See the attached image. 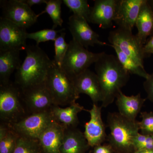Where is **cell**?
Here are the masks:
<instances>
[{"label": "cell", "instance_id": "cell-21", "mask_svg": "<svg viewBox=\"0 0 153 153\" xmlns=\"http://www.w3.org/2000/svg\"><path fill=\"white\" fill-rule=\"evenodd\" d=\"M84 107L78 103L75 102L66 108L53 105L50 111L54 120L65 128L76 127L79 123L78 114Z\"/></svg>", "mask_w": 153, "mask_h": 153}, {"label": "cell", "instance_id": "cell-1", "mask_svg": "<svg viewBox=\"0 0 153 153\" xmlns=\"http://www.w3.org/2000/svg\"><path fill=\"white\" fill-rule=\"evenodd\" d=\"M95 73L98 77L102 97V107L112 104L122 88L130 78L129 73L125 69L117 56L102 52L94 63Z\"/></svg>", "mask_w": 153, "mask_h": 153}, {"label": "cell", "instance_id": "cell-27", "mask_svg": "<svg viewBox=\"0 0 153 153\" xmlns=\"http://www.w3.org/2000/svg\"><path fill=\"white\" fill-rule=\"evenodd\" d=\"M63 3L73 14L85 19L89 23L91 9L86 0H63Z\"/></svg>", "mask_w": 153, "mask_h": 153}, {"label": "cell", "instance_id": "cell-18", "mask_svg": "<svg viewBox=\"0 0 153 153\" xmlns=\"http://www.w3.org/2000/svg\"><path fill=\"white\" fill-rule=\"evenodd\" d=\"M89 146L84 133L76 127L66 128L60 153H85Z\"/></svg>", "mask_w": 153, "mask_h": 153}, {"label": "cell", "instance_id": "cell-13", "mask_svg": "<svg viewBox=\"0 0 153 153\" xmlns=\"http://www.w3.org/2000/svg\"><path fill=\"white\" fill-rule=\"evenodd\" d=\"M120 0H95L91 8L89 22L103 29L111 27Z\"/></svg>", "mask_w": 153, "mask_h": 153}, {"label": "cell", "instance_id": "cell-33", "mask_svg": "<svg viewBox=\"0 0 153 153\" xmlns=\"http://www.w3.org/2000/svg\"><path fill=\"white\" fill-rule=\"evenodd\" d=\"M143 50L146 56L153 54V36L151 37L146 43L144 45Z\"/></svg>", "mask_w": 153, "mask_h": 153}, {"label": "cell", "instance_id": "cell-14", "mask_svg": "<svg viewBox=\"0 0 153 153\" xmlns=\"http://www.w3.org/2000/svg\"><path fill=\"white\" fill-rule=\"evenodd\" d=\"M102 108L93 104L90 110L85 109L90 115V120L85 123L84 132L90 146L101 145L106 139L105 128L102 117Z\"/></svg>", "mask_w": 153, "mask_h": 153}, {"label": "cell", "instance_id": "cell-28", "mask_svg": "<svg viewBox=\"0 0 153 153\" xmlns=\"http://www.w3.org/2000/svg\"><path fill=\"white\" fill-rule=\"evenodd\" d=\"M64 30V28L59 30L53 29H44L34 33H28L27 38L36 41V45L39 46V44L42 42L50 41H55L59 36L58 33L63 32Z\"/></svg>", "mask_w": 153, "mask_h": 153}, {"label": "cell", "instance_id": "cell-8", "mask_svg": "<svg viewBox=\"0 0 153 153\" xmlns=\"http://www.w3.org/2000/svg\"><path fill=\"white\" fill-rule=\"evenodd\" d=\"M54 121L50 111L28 115L19 121L8 125L20 136L38 140L41 134Z\"/></svg>", "mask_w": 153, "mask_h": 153}, {"label": "cell", "instance_id": "cell-19", "mask_svg": "<svg viewBox=\"0 0 153 153\" xmlns=\"http://www.w3.org/2000/svg\"><path fill=\"white\" fill-rule=\"evenodd\" d=\"M21 51L12 49L0 51V85L10 83L11 74L21 66Z\"/></svg>", "mask_w": 153, "mask_h": 153}, {"label": "cell", "instance_id": "cell-37", "mask_svg": "<svg viewBox=\"0 0 153 153\" xmlns=\"http://www.w3.org/2000/svg\"><path fill=\"white\" fill-rule=\"evenodd\" d=\"M148 2L150 6L153 13V0H148Z\"/></svg>", "mask_w": 153, "mask_h": 153}, {"label": "cell", "instance_id": "cell-26", "mask_svg": "<svg viewBox=\"0 0 153 153\" xmlns=\"http://www.w3.org/2000/svg\"><path fill=\"white\" fill-rule=\"evenodd\" d=\"M13 153H43L39 140L20 136Z\"/></svg>", "mask_w": 153, "mask_h": 153}, {"label": "cell", "instance_id": "cell-15", "mask_svg": "<svg viewBox=\"0 0 153 153\" xmlns=\"http://www.w3.org/2000/svg\"><path fill=\"white\" fill-rule=\"evenodd\" d=\"M145 0H120L114 22L118 27L132 31Z\"/></svg>", "mask_w": 153, "mask_h": 153}, {"label": "cell", "instance_id": "cell-30", "mask_svg": "<svg viewBox=\"0 0 153 153\" xmlns=\"http://www.w3.org/2000/svg\"><path fill=\"white\" fill-rule=\"evenodd\" d=\"M133 144L135 150L153 149V135L140 133L134 138Z\"/></svg>", "mask_w": 153, "mask_h": 153}, {"label": "cell", "instance_id": "cell-2", "mask_svg": "<svg viewBox=\"0 0 153 153\" xmlns=\"http://www.w3.org/2000/svg\"><path fill=\"white\" fill-rule=\"evenodd\" d=\"M24 62L16 71L14 83L22 89L45 81L52 60L37 45L27 46Z\"/></svg>", "mask_w": 153, "mask_h": 153}, {"label": "cell", "instance_id": "cell-4", "mask_svg": "<svg viewBox=\"0 0 153 153\" xmlns=\"http://www.w3.org/2000/svg\"><path fill=\"white\" fill-rule=\"evenodd\" d=\"M44 82L54 105L68 106L76 102L79 98L74 79L66 74L54 60L49 67Z\"/></svg>", "mask_w": 153, "mask_h": 153}, {"label": "cell", "instance_id": "cell-17", "mask_svg": "<svg viewBox=\"0 0 153 153\" xmlns=\"http://www.w3.org/2000/svg\"><path fill=\"white\" fill-rule=\"evenodd\" d=\"M65 129L55 121L44 131L38 139L43 153H60Z\"/></svg>", "mask_w": 153, "mask_h": 153}, {"label": "cell", "instance_id": "cell-10", "mask_svg": "<svg viewBox=\"0 0 153 153\" xmlns=\"http://www.w3.org/2000/svg\"><path fill=\"white\" fill-rule=\"evenodd\" d=\"M1 17L27 29L36 24L39 16L22 0L1 1Z\"/></svg>", "mask_w": 153, "mask_h": 153}, {"label": "cell", "instance_id": "cell-7", "mask_svg": "<svg viewBox=\"0 0 153 153\" xmlns=\"http://www.w3.org/2000/svg\"><path fill=\"white\" fill-rule=\"evenodd\" d=\"M108 39L111 44L118 47L123 53L144 67V59L147 56L144 52V45L132 31L118 27L110 32Z\"/></svg>", "mask_w": 153, "mask_h": 153}, {"label": "cell", "instance_id": "cell-35", "mask_svg": "<svg viewBox=\"0 0 153 153\" xmlns=\"http://www.w3.org/2000/svg\"><path fill=\"white\" fill-rule=\"evenodd\" d=\"M22 1L31 8L32 6L35 5H39L42 4H46L48 1L47 0H22Z\"/></svg>", "mask_w": 153, "mask_h": 153}, {"label": "cell", "instance_id": "cell-20", "mask_svg": "<svg viewBox=\"0 0 153 153\" xmlns=\"http://www.w3.org/2000/svg\"><path fill=\"white\" fill-rule=\"evenodd\" d=\"M146 99L141 97L140 93L128 96L121 91L117 97L116 103L120 114L129 120L135 121Z\"/></svg>", "mask_w": 153, "mask_h": 153}, {"label": "cell", "instance_id": "cell-5", "mask_svg": "<svg viewBox=\"0 0 153 153\" xmlns=\"http://www.w3.org/2000/svg\"><path fill=\"white\" fill-rule=\"evenodd\" d=\"M28 115L20 88L11 82L0 85V118L2 123L12 124Z\"/></svg>", "mask_w": 153, "mask_h": 153}, {"label": "cell", "instance_id": "cell-29", "mask_svg": "<svg viewBox=\"0 0 153 153\" xmlns=\"http://www.w3.org/2000/svg\"><path fill=\"white\" fill-rule=\"evenodd\" d=\"M66 33L62 32L54 41L55 55L54 60L60 67L62 66L68 47V44L65 41Z\"/></svg>", "mask_w": 153, "mask_h": 153}, {"label": "cell", "instance_id": "cell-32", "mask_svg": "<svg viewBox=\"0 0 153 153\" xmlns=\"http://www.w3.org/2000/svg\"><path fill=\"white\" fill-rule=\"evenodd\" d=\"M143 86L148 99L153 102V73L149 74L148 78L146 79Z\"/></svg>", "mask_w": 153, "mask_h": 153}, {"label": "cell", "instance_id": "cell-25", "mask_svg": "<svg viewBox=\"0 0 153 153\" xmlns=\"http://www.w3.org/2000/svg\"><path fill=\"white\" fill-rule=\"evenodd\" d=\"M63 1L62 0H49L46 3L45 10L41 13L38 14V16L47 13L49 15L53 22L52 29L55 30L58 26L62 27L63 23V19L61 18V6Z\"/></svg>", "mask_w": 153, "mask_h": 153}, {"label": "cell", "instance_id": "cell-16", "mask_svg": "<svg viewBox=\"0 0 153 153\" xmlns=\"http://www.w3.org/2000/svg\"><path fill=\"white\" fill-rule=\"evenodd\" d=\"M74 85L78 94L88 95L93 104L97 105L102 100L101 87L96 74L89 69L74 79Z\"/></svg>", "mask_w": 153, "mask_h": 153}, {"label": "cell", "instance_id": "cell-36", "mask_svg": "<svg viewBox=\"0 0 153 153\" xmlns=\"http://www.w3.org/2000/svg\"><path fill=\"white\" fill-rule=\"evenodd\" d=\"M134 153H153V149H145L136 151Z\"/></svg>", "mask_w": 153, "mask_h": 153}, {"label": "cell", "instance_id": "cell-34", "mask_svg": "<svg viewBox=\"0 0 153 153\" xmlns=\"http://www.w3.org/2000/svg\"><path fill=\"white\" fill-rule=\"evenodd\" d=\"M112 148L110 145L102 146L99 145L94 147V153H112Z\"/></svg>", "mask_w": 153, "mask_h": 153}, {"label": "cell", "instance_id": "cell-9", "mask_svg": "<svg viewBox=\"0 0 153 153\" xmlns=\"http://www.w3.org/2000/svg\"><path fill=\"white\" fill-rule=\"evenodd\" d=\"M21 90L28 115L50 111L54 105L44 82Z\"/></svg>", "mask_w": 153, "mask_h": 153}, {"label": "cell", "instance_id": "cell-6", "mask_svg": "<svg viewBox=\"0 0 153 153\" xmlns=\"http://www.w3.org/2000/svg\"><path fill=\"white\" fill-rule=\"evenodd\" d=\"M102 52L94 53L74 40L68 43V47L63 59L61 68L66 74L74 79L76 76L88 69L95 63Z\"/></svg>", "mask_w": 153, "mask_h": 153}, {"label": "cell", "instance_id": "cell-22", "mask_svg": "<svg viewBox=\"0 0 153 153\" xmlns=\"http://www.w3.org/2000/svg\"><path fill=\"white\" fill-rule=\"evenodd\" d=\"M136 36L141 44L144 45L149 36H153V13L148 0H145L140 10L135 25Z\"/></svg>", "mask_w": 153, "mask_h": 153}, {"label": "cell", "instance_id": "cell-11", "mask_svg": "<svg viewBox=\"0 0 153 153\" xmlns=\"http://www.w3.org/2000/svg\"><path fill=\"white\" fill-rule=\"evenodd\" d=\"M27 32L7 19L0 18V51L12 49L25 50Z\"/></svg>", "mask_w": 153, "mask_h": 153}, {"label": "cell", "instance_id": "cell-31", "mask_svg": "<svg viewBox=\"0 0 153 153\" xmlns=\"http://www.w3.org/2000/svg\"><path fill=\"white\" fill-rule=\"evenodd\" d=\"M141 121L139 122L141 134L153 135V111L141 113Z\"/></svg>", "mask_w": 153, "mask_h": 153}, {"label": "cell", "instance_id": "cell-24", "mask_svg": "<svg viewBox=\"0 0 153 153\" xmlns=\"http://www.w3.org/2000/svg\"><path fill=\"white\" fill-rule=\"evenodd\" d=\"M108 46L112 47L114 49L117 54V57L121 64L130 74L138 75L145 79L148 78L149 74L146 72L144 67L140 66L132 58L123 53L117 46L111 44H109Z\"/></svg>", "mask_w": 153, "mask_h": 153}, {"label": "cell", "instance_id": "cell-12", "mask_svg": "<svg viewBox=\"0 0 153 153\" xmlns=\"http://www.w3.org/2000/svg\"><path fill=\"white\" fill-rule=\"evenodd\" d=\"M68 24L72 39L86 49L95 45H109L100 40L99 35L92 30L88 22L82 17L73 14L68 18Z\"/></svg>", "mask_w": 153, "mask_h": 153}, {"label": "cell", "instance_id": "cell-3", "mask_svg": "<svg viewBox=\"0 0 153 153\" xmlns=\"http://www.w3.org/2000/svg\"><path fill=\"white\" fill-rule=\"evenodd\" d=\"M107 123L110 130L108 140L112 149L120 153L134 152L133 141L140 131L139 122L113 112L108 114Z\"/></svg>", "mask_w": 153, "mask_h": 153}, {"label": "cell", "instance_id": "cell-23", "mask_svg": "<svg viewBox=\"0 0 153 153\" xmlns=\"http://www.w3.org/2000/svg\"><path fill=\"white\" fill-rule=\"evenodd\" d=\"M20 136L7 124L0 126V153H13Z\"/></svg>", "mask_w": 153, "mask_h": 153}]
</instances>
